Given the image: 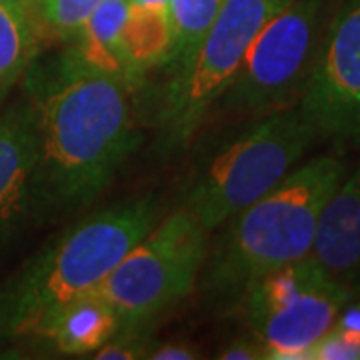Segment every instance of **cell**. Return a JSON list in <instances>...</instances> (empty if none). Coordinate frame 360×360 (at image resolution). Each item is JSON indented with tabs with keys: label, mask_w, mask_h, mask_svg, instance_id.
I'll return each mask as SVG.
<instances>
[{
	"label": "cell",
	"mask_w": 360,
	"mask_h": 360,
	"mask_svg": "<svg viewBox=\"0 0 360 360\" xmlns=\"http://www.w3.org/2000/svg\"><path fill=\"white\" fill-rule=\"evenodd\" d=\"M146 359L150 360H194L200 359V352L186 342H167V345H158L150 347Z\"/></svg>",
	"instance_id": "20"
},
{
	"label": "cell",
	"mask_w": 360,
	"mask_h": 360,
	"mask_svg": "<svg viewBox=\"0 0 360 360\" xmlns=\"http://www.w3.org/2000/svg\"><path fill=\"white\" fill-rule=\"evenodd\" d=\"M222 2L224 0H170V16L174 28V49L167 65L170 75L188 65L214 22Z\"/></svg>",
	"instance_id": "16"
},
{
	"label": "cell",
	"mask_w": 360,
	"mask_h": 360,
	"mask_svg": "<svg viewBox=\"0 0 360 360\" xmlns=\"http://www.w3.org/2000/svg\"><path fill=\"white\" fill-rule=\"evenodd\" d=\"M127 11L129 0H103L68 46L84 65L124 82L134 92L144 82V75L130 65L120 46Z\"/></svg>",
	"instance_id": "12"
},
{
	"label": "cell",
	"mask_w": 360,
	"mask_h": 360,
	"mask_svg": "<svg viewBox=\"0 0 360 360\" xmlns=\"http://www.w3.org/2000/svg\"><path fill=\"white\" fill-rule=\"evenodd\" d=\"M118 330L120 319L112 307L89 290L58 314L44 340L63 354L82 356L96 352Z\"/></svg>",
	"instance_id": "13"
},
{
	"label": "cell",
	"mask_w": 360,
	"mask_h": 360,
	"mask_svg": "<svg viewBox=\"0 0 360 360\" xmlns=\"http://www.w3.org/2000/svg\"><path fill=\"white\" fill-rule=\"evenodd\" d=\"M25 77L39 136V214L77 212L139 144L132 90L84 65L70 46Z\"/></svg>",
	"instance_id": "1"
},
{
	"label": "cell",
	"mask_w": 360,
	"mask_h": 360,
	"mask_svg": "<svg viewBox=\"0 0 360 360\" xmlns=\"http://www.w3.org/2000/svg\"><path fill=\"white\" fill-rule=\"evenodd\" d=\"M37 174V122L25 101L0 115V243L39 217Z\"/></svg>",
	"instance_id": "10"
},
{
	"label": "cell",
	"mask_w": 360,
	"mask_h": 360,
	"mask_svg": "<svg viewBox=\"0 0 360 360\" xmlns=\"http://www.w3.org/2000/svg\"><path fill=\"white\" fill-rule=\"evenodd\" d=\"M0 2H2V0H0Z\"/></svg>",
	"instance_id": "22"
},
{
	"label": "cell",
	"mask_w": 360,
	"mask_h": 360,
	"mask_svg": "<svg viewBox=\"0 0 360 360\" xmlns=\"http://www.w3.org/2000/svg\"><path fill=\"white\" fill-rule=\"evenodd\" d=\"M298 108L316 139L360 146V0H345L328 20Z\"/></svg>",
	"instance_id": "9"
},
{
	"label": "cell",
	"mask_w": 360,
	"mask_h": 360,
	"mask_svg": "<svg viewBox=\"0 0 360 360\" xmlns=\"http://www.w3.org/2000/svg\"><path fill=\"white\" fill-rule=\"evenodd\" d=\"M350 296V288L307 257L260 276L236 304L264 359L304 360Z\"/></svg>",
	"instance_id": "7"
},
{
	"label": "cell",
	"mask_w": 360,
	"mask_h": 360,
	"mask_svg": "<svg viewBox=\"0 0 360 360\" xmlns=\"http://www.w3.org/2000/svg\"><path fill=\"white\" fill-rule=\"evenodd\" d=\"M347 170L342 156H314L226 220L200 270L205 295L238 302L260 276L310 257L322 208Z\"/></svg>",
	"instance_id": "3"
},
{
	"label": "cell",
	"mask_w": 360,
	"mask_h": 360,
	"mask_svg": "<svg viewBox=\"0 0 360 360\" xmlns=\"http://www.w3.org/2000/svg\"><path fill=\"white\" fill-rule=\"evenodd\" d=\"M292 0H224L198 51L170 75L160 96L162 144L180 146L193 136L212 104L220 101L250 42Z\"/></svg>",
	"instance_id": "8"
},
{
	"label": "cell",
	"mask_w": 360,
	"mask_h": 360,
	"mask_svg": "<svg viewBox=\"0 0 360 360\" xmlns=\"http://www.w3.org/2000/svg\"><path fill=\"white\" fill-rule=\"evenodd\" d=\"M324 0H292L250 42L222 104L262 118L300 104L326 30Z\"/></svg>",
	"instance_id": "6"
},
{
	"label": "cell",
	"mask_w": 360,
	"mask_h": 360,
	"mask_svg": "<svg viewBox=\"0 0 360 360\" xmlns=\"http://www.w3.org/2000/svg\"><path fill=\"white\" fill-rule=\"evenodd\" d=\"M310 257L350 290H360V156L322 208Z\"/></svg>",
	"instance_id": "11"
},
{
	"label": "cell",
	"mask_w": 360,
	"mask_h": 360,
	"mask_svg": "<svg viewBox=\"0 0 360 360\" xmlns=\"http://www.w3.org/2000/svg\"><path fill=\"white\" fill-rule=\"evenodd\" d=\"M120 46L130 65L142 75L156 66H167L174 49L170 11L129 2V11L120 28Z\"/></svg>",
	"instance_id": "15"
},
{
	"label": "cell",
	"mask_w": 360,
	"mask_h": 360,
	"mask_svg": "<svg viewBox=\"0 0 360 360\" xmlns=\"http://www.w3.org/2000/svg\"><path fill=\"white\" fill-rule=\"evenodd\" d=\"M32 0L0 2V104L34 65L42 49Z\"/></svg>",
	"instance_id": "14"
},
{
	"label": "cell",
	"mask_w": 360,
	"mask_h": 360,
	"mask_svg": "<svg viewBox=\"0 0 360 360\" xmlns=\"http://www.w3.org/2000/svg\"><path fill=\"white\" fill-rule=\"evenodd\" d=\"M208 234L182 206L156 222L92 292L112 307L120 328H148L194 290L208 255Z\"/></svg>",
	"instance_id": "5"
},
{
	"label": "cell",
	"mask_w": 360,
	"mask_h": 360,
	"mask_svg": "<svg viewBox=\"0 0 360 360\" xmlns=\"http://www.w3.org/2000/svg\"><path fill=\"white\" fill-rule=\"evenodd\" d=\"M146 328H120L106 345L98 348L92 359L96 360H136L146 359L150 350Z\"/></svg>",
	"instance_id": "18"
},
{
	"label": "cell",
	"mask_w": 360,
	"mask_h": 360,
	"mask_svg": "<svg viewBox=\"0 0 360 360\" xmlns=\"http://www.w3.org/2000/svg\"><path fill=\"white\" fill-rule=\"evenodd\" d=\"M314 141L316 132L298 106L258 118L198 172L184 208L206 231H217L286 179Z\"/></svg>",
	"instance_id": "4"
},
{
	"label": "cell",
	"mask_w": 360,
	"mask_h": 360,
	"mask_svg": "<svg viewBox=\"0 0 360 360\" xmlns=\"http://www.w3.org/2000/svg\"><path fill=\"white\" fill-rule=\"evenodd\" d=\"M103 0H32L42 42H70Z\"/></svg>",
	"instance_id": "17"
},
{
	"label": "cell",
	"mask_w": 360,
	"mask_h": 360,
	"mask_svg": "<svg viewBox=\"0 0 360 360\" xmlns=\"http://www.w3.org/2000/svg\"><path fill=\"white\" fill-rule=\"evenodd\" d=\"M158 222L155 198L90 212L0 286V338L44 340L58 314L92 290Z\"/></svg>",
	"instance_id": "2"
},
{
	"label": "cell",
	"mask_w": 360,
	"mask_h": 360,
	"mask_svg": "<svg viewBox=\"0 0 360 360\" xmlns=\"http://www.w3.org/2000/svg\"><path fill=\"white\" fill-rule=\"evenodd\" d=\"M219 359L222 360H260L262 356V348L258 347V342L252 336H243V338H234L226 347L220 350Z\"/></svg>",
	"instance_id": "19"
},
{
	"label": "cell",
	"mask_w": 360,
	"mask_h": 360,
	"mask_svg": "<svg viewBox=\"0 0 360 360\" xmlns=\"http://www.w3.org/2000/svg\"><path fill=\"white\" fill-rule=\"evenodd\" d=\"M132 4H141V6H153L160 11H170V0H129Z\"/></svg>",
	"instance_id": "21"
}]
</instances>
